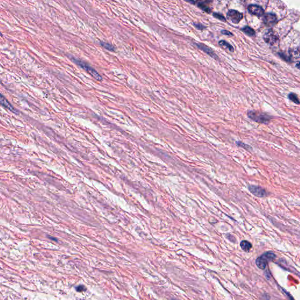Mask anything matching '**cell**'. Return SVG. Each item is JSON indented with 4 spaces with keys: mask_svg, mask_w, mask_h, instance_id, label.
<instances>
[{
    "mask_svg": "<svg viewBox=\"0 0 300 300\" xmlns=\"http://www.w3.org/2000/svg\"><path fill=\"white\" fill-rule=\"evenodd\" d=\"M70 59L77 65H78L80 68L85 70L87 72H88L92 77H93L96 80L101 81L103 79V77H102V76L100 75L94 68L90 66L89 64H88L85 62H83V60L78 59L77 58H73V57H70Z\"/></svg>",
    "mask_w": 300,
    "mask_h": 300,
    "instance_id": "6da1fadb",
    "label": "cell"
},
{
    "mask_svg": "<svg viewBox=\"0 0 300 300\" xmlns=\"http://www.w3.org/2000/svg\"><path fill=\"white\" fill-rule=\"evenodd\" d=\"M248 116L250 119L255 122L264 124H267L271 119V117L267 114L255 111L248 112Z\"/></svg>",
    "mask_w": 300,
    "mask_h": 300,
    "instance_id": "7a4b0ae2",
    "label": "cell"
},
{
    "mask_svg": "<svg viewBox=\"0 0 300 300\" xmlns=\"http://www.w3.org/2000/svg\"><path fill=\"white\" fill-rule=\"evenodd\" d=\"M243 15L238 11L230 9L227 13V18L234 23H238L243 19Z\"/></svg>",
    "mask_w": 300,
    "mask_h": 300,
    "instance_id": "3957f363",
    "label": "cell"
},
{
    "mask_svg": "<svg viewBox=\"0 0 300 300\" xmlns=\"http://www.w3.org/2000/svg\"><path fill=\"white\" fill-rule=\"evenodd\" d=\"M248 189L252 194L259 198H264L268 195L266 190L259 186L249 185L248 187Z\"/></svg>",
    "mask_w": 300,
    "mask_h": 300,
    "instance_id": "277c9868",
    "label": "cell"
},
{
    "mask_svg": "<svg viewBox=\"0 0 300 300\" xmlns=\"http://www.w3.org/2000/svg\"><path fill=\"white\" fill-rule=\"evenodd\" d=\"M277 16L274 14L268 13L264 16L263 23L267 27H272L277 23Z\"/></svg>",
    "mask_w": 300,
    "mask_h": 300,
    "instance_id": "5b68a950",
    "label": "cell"
},
{
    "mask_svg": "<svg viewBox=\"0 0 300 300\" xmlns=\"http://www.w3.org/2000/svg\"><path fill=\"white\" fill-rule=\"evenodd\" d=\"M248 9L249 13L253 15L257 16H262L264 14V10L262 8L258 5L251 4L248 5Z\"/></svg>",
    "mask_w": 300,
    "mask_h": 300,
    "instance_id": "8992f818",
    "label": "cell"
},
{
    "mask_svg": "<svg viewBox=\"0 0 300 300\" xmlns=\"http://www.w3.org/2000/svg\"><path fill=\"white\" fill-rule=\"evenodd\" d=\"M264 40L266 41V43L270 45H274L277 42L278 37L272 30H269L264 35Z\"/></svg>",
    "mask_w": 300,
    "mask_h": 300,
    "instance_id": "52a82bcc",
    "label": "cell"
},
{
    "mask_svg": "<svg viewBox=\"0 0 300 300\" xmlns=\"http://www.w3.org/2000/svg\"><path fill=\"white\" fill-rule=\"evenodd\" d=\"M196 45L198 46V48L199 49H200L201 50H202L206 53H207L208 55H209L212 58H213L215 59H218V56H217V55L214 52V51L210 48L208 47V46H206L203 44H202V43H198V44H196Z\"/></svg>",
    "mask_w": 300,
    "mask_h": 300,
    "instance_id": "ba28073f",
    "label": "cell"
},
{
    "mask_svg": "<svg viewBox=\"0 0 300 300\" xmlns=\"http://www.w3.org/2000/svg\"><path fill=\"white\" fill-rule=\"evenodd\" d=\"M0 102H1V105H3L4 107H5L6 109H7L15 113L16 114H18V111L16 109H15V108L11 105V103H9V102L5 98H4L3 96V95L2 94H1Z\"/></svg>",
    "mask_w": 300,
    "mask_h": 300,
    "instance_id": "9c48e42d",
    "label": "cell"
},
{
    "mask_svg": "<svg viewBox=\"0 0 300 300\" xmlns=\"http://www.w3.org/2000/svg\"><path fill=\"white\" fill-rule=\"evenodd\" d=\"M267 262H268L266 260H264L262 256L259 257L255 260V264H256L257 266L260 269H262V270H264L266 268Z\"/></svg>",
    "mask_w": 300,
    "mask_h": 300,
    "instance_id": "30bf717a",
    "label": "cell"
},
{
    "mask_svg": "<svg viewBox=\"0 0 300 300\" xmlns=\"http://www.w3.org/2000/svg\"><path fill=\"white\" fill-rule=\"evenodd\" d=\"M261 256L264 259H265L267 262H269L270 261H273L276 258V255L274 254V253H273V252H271V251L264 253Z\"/></svg>",
    "mask_w": 300,
    "mask_h": 300,
    "instance_id": "8fae6325",
    "label": "cell"
},
{
    "mask_svg": "<svg viewBox=\"0 0 300 300\" xmlns=\"http://www.w3.org/2000/svg\"><path fill=\"white\" fill-rule=\"evenodd\" d=\"M240 247L243 251L248 252L252 248V245L247 240H243L240 242Z\"/></svg>",
    "mask_w": 300,
    "mask_h": 300,
    "instance_id": "7c38bea8",
    "label": "cell"
},
{
    "mask_svg": "<svg viewBox=\"0 0 300 300\" xmlns=\"http://www.w3.org/2000/svg\"><path fill=\"white\" fill-rule=\"evenodd\" d=\"M207 2V1H206ZM206 2H204V1H199V2H198V7L199 8H200L201 9H202L203 11H205V12H208V13H210L211 12V9H210L209 7H208L205 3Z\"/></svg>",
    "mask_w": 300,
    "mask_h": 300,
    "instance_id": "4fadbf2b",
    "label": "cell"
},
{
    "mask_svg": "<svg viewBox=\"0 0 300 300\" xmlns=\"http://www.w3.org/2000/svg\"><path fill=\"white\" fill-rule=\"evenodd\" d=\"M219 45H220V46H222V47L225 48L226 49H227L230 52H233L234 51V48H233L232 46L230 45L229 43L227 42L226 41H224V40L220 41L219 42Z\"/></svg>",
    "mask_w": 300,
    "mask_h": 300,
    "instance_id": "5bb4252c",
    "label": "cell"
},
{
    "mask_svg": "<svg viewBox=\"0 0 300 300\" xmlns=\"http://www.w3.org/2000/svg\"><path fill=\"white\" fill-rule=\"evenodd\" d=\"M241 30L250 37H253L255 35V31L248 26H246L243 27L241 29Z\"/></svg>",
    "mask_w": 300,
    "mask_h": 300,
    "instance_id": "9a60e30c",
    "label": "cell"
},
{
    "mask_svg": "<svg viewBox=\"0 0 300 300\" xmlns=\"http://www.w3.org/2000/svg\"><path fill=\"white\" fill-rule=\"evenodd\" d=\"M100 45H101L102 46H103L104 48H105V49H106L107 50H108V51H109L114 52V51H115V50H116V49H115V48L114 47V46H112V45H111V44H109V43H107V42H103V41H102V42H100Z\"/></svg>",
    "mask_w": 300,
    "mask_h": 300,
    "instance_id": "2e32d148",
    "label": "cell"
},
{
    "mask_svg": "<svg viewBox=\"0 0 300 300\" xmlns=\"http://www.w3.org/2000/svg\"><path fill=\"white\" fill-rule=\"evenodd\" d=\"M288 98L293 102L294 103H296V104H299L300 103V100H298V98L297 97V96L294 94V93H290L289 95H288Z\"/></svg>",
    "mask_w": 300,
    "mask_h": 300,
    "instance_id": "e0dca14e",
    "label": "cell"
},
{
    "mask_svg": "<svg viewBox=\"0 0 300 300\" xmlns=\"http://www.w3.org/2000/svg\"><path fill=\"white\" fill-rule=\"evenodd\" d=\"M213 16L215 18H217V19L219 20H220V21H222L226 22V20L225 16H224L223 15H222L221 14H220V13H218V12H214V13L213 14Z\"/></svg>",
    "mask_w": 300,
    "mask_h": 300,
    "instance_id": "ac0fdd59",
    "label": "cell"
},
{
    "mask_svg": "<svg viewBox=\"0 0 300 300\" xmlns=\"http://www.w3.org/2000/svg\"><path fill=\"white\" fill-rule=\"evenodd\" d=\"M236 144H237L238 146L241 147H242V148H245V149H246V150H249L250 149V148H251L250 146H248V145H247V144H244L243 143H241V142H240V141H238V142H236Z\"/></svg>",
    "mask_w": 300,
    "mask_h": 300,
    "instance_id": "d6986e66",
    "label": "cell"
},
{
    "mask_svg": "<svg viewBox=\"0 0 300 300\" xmlns=\"http://www.w3.org/2000/svg\"><path fill=\"white\" fill-rule=\"evenodd\" d=\"M76 290L77 292H82V291H85L86 290V288L84 285H80L76 287Z\"/></svg>",
    "mask_w": 300,
    "mask_h": 300,
    "instance_id": "ffe728a7",
    "label": "cell"
},
{
    "mask_svg": "<svg viewBox=\"0 0 300 300\" xmlns=\"http://www.w3.org/2000/svg\"><path fill=\"white\" fill-rule=\"evenodd\" d=\"M194 25L195 26V27H196L197 29H198V30H203V29L205 28V27L204 25H203L202 23H194Z\"/></svg>",
    "mask_w": 300,
    "mask_h": 300,
    "instance_id": "44dd1931",
    "label": "cell"
},
{
    "mask_svg": "<svg viewBox=\"0 0 300 300\" xmlns=\"http://www.w3.org/2000/svg\"><path fill=\"white\" fill-rule=\"evenodd\" d=\"M221 33L223 35H227V36H229V37H232L233 36L232 33H231L230 31L227 30H221Z\"/></svg>",
    "mask_w": 300,
    "mask_h": 300,
    "instance_id": "7402d4cb",
    "label": "cell"
},
{
    "mask_svg": "<svg viewBox=\"0 0 300 300\" xmlns=\"http://www.w3.org/2000/svg\"><path fill=\"white\" fill-rule=\"evenodd\" d=\"M285 294H287L288 295V298H289V299H290V300H294V298H293V297H292V296H291V295H290V294L289 293H287V292H286L285 291Z\"/></svg>",
    "mask_w": 300,
    "mask_h": 300,
    "instance_id": "603a6c76",
    "label": "cell"
},
{
    "mask_svg": "<svg viewBox=\"0 0 300 300\" xmlns=\"http://www.w3.org/2000/svg\"><path fill=\"white\" fill-rule=\"evenodd\" d=\"M296 66V68H298V69H300V62H298V63H297V64H296V66Z\"/></svg>",
    "mask_w": 300,
    "mask_h": 300,
    "instance_id": "cb8c5ba5",
    "label": "cell"
},
{
    "mask_svg": "<svg viewBox=\"0 0 300 300\" xmlns=\"http://www.w3.org/2000/svg\"></svg>",
    "mask_w": 300,
    "mask_h": 300,
    "instance_id": "d4e9b609",
    "label": "cell"
}]
</instances>
